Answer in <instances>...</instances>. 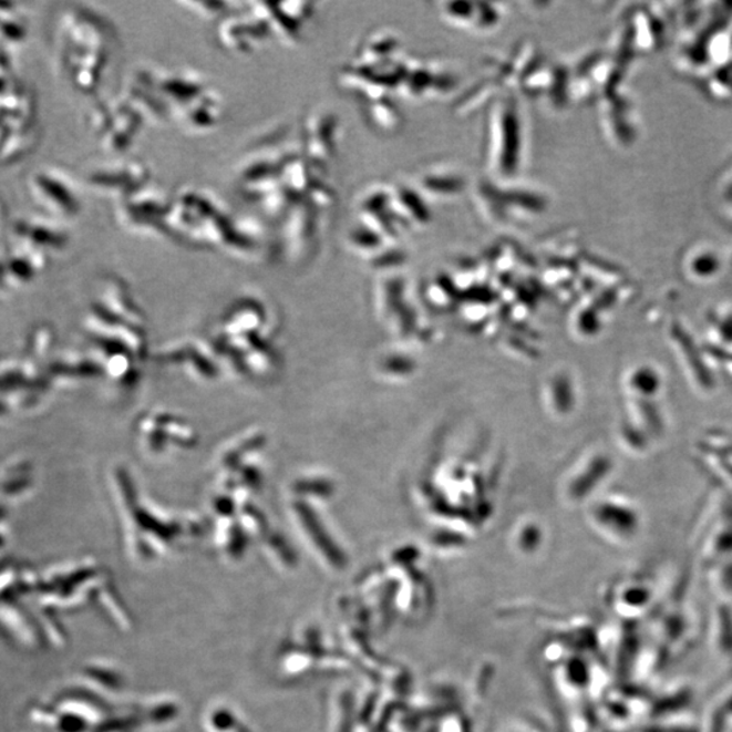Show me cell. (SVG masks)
I'll return each mask as SVG.
<instances>
[{
	"label": "cell",
	"mask_w": 732,
	"mask_h": 732,
	"mask_svg": "<svg viewBox=\"0 0 732 732\" xmlns=\"http://www.w3.org/2000/svg\"><path fill=\"white\" fill-rule=\"evenodd\" d=\"M62 173L45 168L29 179V190L35 203L48 214L58 217L75 216L81 203L74 187Z\"/></svg>",
	"instance_id": "1"
},
{
	"label": "cell",
	"mask_w": 732,
	"mask_h": 732,
	"mask_svg": "<svg viewBox=\"0 0 732 732\" xmlns=\"http://www.w3.org/2000/svg\"><path fill=\"white\" fill-rule=\"evenodd\" d=\"M18 245L34 250H62L66 245V235L51 223L39 220H18L13 227Z\"/></svg>",
	"instance_id": "2"
}]
</instances>
